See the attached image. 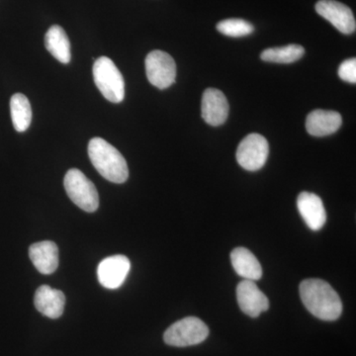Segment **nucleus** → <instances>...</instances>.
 Masks as SVG:
<instances>
[{
  "label": "nucleus",
  "instance_id": "nucleus-20",
  "mask_svg": "<svg viewBox=\"0 0 356 356\" xmlns=\"http://www.w3.org/2000/svg\"><path fill=\"white\" fill-rule=\"evenodd\" d=\"M217 30L222 35L232 37V38H240L248 36L254 32V26L248 21L243 19H227L218 23Z\"/></svg>",
  "mask_w": 356,
  "mask_h": 356
},
{
  "label": "nucleus",
  "instance_id": "nucleus-11",
  "mask_svg": "<svg viewBox=\"0 0 356 356\" xmlns=\"http://www.w3.org/2000/svg\"><path fill=\"white\" fill-rule=\"evenodd\" d=\"M201 115L210 126H221L227 121L229 115V103L226 96L216 88L204 91L201 103Z\"/></svg>",
  "mask_w": 356,
  "mask_h": 356
},
{
  "label": "nucleus",
  "instance_id": "nucleus-1",
  "mask_svg": "<svg viewBox=\"0 0 356 356\" xmlns=\"http://www.w3.org/2000/svg\"><path fill=\"white\" fill-rule=\"evenodd\" d=\"M307 310L323 321H336L343 313V303L334 288L324 280H306L299 287Z\"/></svg>",
  "mask_w": 356,
  "mask_h": 356
},
{
  "label": "nucleus",
  "instance_id": "nucleus-5",
  "mask_svg": "<svg viewBox=\"0 0 356 356\" xmlns=\"http://www.w3.org/2000/svg\"><path fill=\"white\" fill-rule=\"evenodd\" d=\"M209 334L205 323L196 317H187L170 325L163 334L165 343L177 348L203 343Z\"/></svg>",
  "mask_w": 356,
  "mask_h": 356
},
{
  "label": "nucleus",
  "instance_id": "nucleus-18",
  "mask_svg": "<svg viewBox=\"0 0 356 356\" xmlns=\"http://www.w3.org/2000/svg\"><path fill=\"white\" fill-rule=\"evenodd\" d=\"M10 113L14 129L18 133L27 131L31 125L32 108L29 99L22 93H15L11 97Z\"/></svg>",
  "mask_w": 356,
  "mask_h": 356
},
{
  "label": "nucleus",
  "instance_id": "nucleus-10",
  "mask_svg": "<svg viewBox=\"0 0 356 356\" xmlns=\"http://www.w3.org/2000/svg\"><path fill=\"white\" fill-rule=\"evenodd\" d=\"M236 299L241 310L252 318H257L268 310L269 301L254 281L243 280L236 287Z\"/></svg>",
  "mask_w": 356,
  "mask_h": 356
},
{
  "label": "nucleus",
  "instance_id": "nucleus-19",
  "mask_svg": "<svg viewBox=\"0 0 356 356\" xmlns=\"http://www.w3.org/2000/svg\"><path fill=\"white\" fill-rule=\"evenodd\" d=\"M305 49L300 44H288L278 48H269L262 51L261 58L264 62L275 64H292L303 57Z\"/></svg>",
  "mask_w": 356,
  "mask_h": 356
},
{
  "label": "nucleus",
  "instance_id": "nucleus-21",
  "mask_svg": "<svg viewBox=\"0 0 356 356\" xmlns=\"http://www.w3.org/2000/svg\"><path fill=\"white\" fill-rule=\"evenodd\" d=\"M339 76L346 83H356V60H344L339 67Z\"/></svg>",
  "mask_w": 356,
  "mask_h": 356
},
{
  "label": "nucleus",
  "instance_id": "nucleus-7",
  "mask_svg": "<svg viewBox=\"0 0 356 356\" xmlns=\"http://www.w3.org/2000/svg\"><path fill=\"white\" fill-rule=\"evenodd\" d=\"M146 74L149 83L159 89L172 86L177 79V65L165 51H151L146 58Z\"/></svg>",
  "mask_w": 356,
  "mask_h": 356
},
{
  "label": "nucleus",
  "instance_id": "nucleus-17",
  "mask_svg": "<svg viewBox=\"0 0 356 356\" xmlns=\"http://www.w3.org/2000/svg\"><path fill=\"white\" fill-rule=\"evenodd\" d=\"M44 46L51 55L62 64H69L72 60L70 39L60 26H51L47 31L44 35Z\"/></svg>",
  "mask_w": 356,
  "mask_h": 356
},
{
  "label": "nucleus",
  "instance_id": "nucleus-3",
  "mask_svg": "<svg viewBox=\"0 0 356 356\" xmlns=\"http://www.w3.org/2000/svg\"><path fill=\"white\" fill-rule=\"evenodd\" d=\"M93 79L102 95L110 102L120 103L125 97V81L113 60L100 57L93 65Z\"/></svg>",
  "mask_w": 356,
  "mask_h": 356
},
{
  "label": "nucleus",
  "instance_id": "nucleus-8",
  "mask_svg": "<svg viewBox=\"0 0 356 356\" xmlns=\"http://www.w3.org/2000/svg\"><path fill=\"white\" fill-rule=\"evenodd\" d=\"M316 11L318 15L343 34L350 35L355 32V15L350 7L336 0H320L316 4Z\"/></svg>",
  "mask_w": 356,
  "mask_h": 356
},
{
  "label": "nucleus",
  "instance_id": "nucleus-16",
  "mask_svg": "<svg viewBox=\"0 0 356 356\" xmlns=\"http://www.w3.org/2000/svg\"><path fill=\"white\" fill-rule=\"evenodd\" d=\"M232 264L238 275L247 280H259L262 276L261 264L245 248H236L231 254Z\"/></svg>",
  "mask_w": 356,
  "mask_h": 356
},
{
  "label": "nucleus",
  "instance_id": "nucleus-14",
  "mask_svg": "<svg viewBox=\"0 0 356 356\" xmlns=\"http://www.w3.org/2000/svg\"><path fill=\"white\" fill-rule=\"evenodd\" d=\"M34 304L37 310L46 317L58 318L64 313L65 296L60 290L42 285L35 293Z\"/></svg>",
  "mask_w": 356,
  "mask_h": 356
},
{
  "label": "nucleus",
  "instance_id": "nucleus-12",
  "mask_svg": "<svg viewBox=\"0 0 356 356\" xmlns=\"http://www.w3.org/2000/svg\"><path fill=\"white\" fill-rule=\"evenodd\" d=\"M297 207L307 226L313 231H318L327 221V213L322 199L310 192H302L297 199Z\"/></svg>",
  "mask_w": 356,
  "mask_h": 356
},
{
  "label": "nucleus",
  "instance_id": "nucleus-15",
  "mask_svg": "<svg viewBox=\"0 0 356 356\" xmlns=\"http://www.w3.org/2000/svg\"><path fill=\"white\" fill-rule=\"evenodd\" d=\"M32 264L40 273L49 275L55 273L58 266V248L55 243L44 241L33 243L29 248Z\"/></svg>",
  "mask_w": 356,
  "mask_h": 356
},
{
  "label": "nucleus",
  "instance_id": "nucleus-9",
  "mask_svg": "<svg viewBox=\"0 0 356 356\" xmlns=\"http://www.w3.org/2000/svg\"><path fill=\"white\" fill-rule=\"evenodd\" d=\"M130 269L131 262L125 255L106 257L97 267L98 281L107 289H117L127 278Z\"/></svg>",
  "mask_w": 356,
  "mask_h": 356
},
{
  "label": "nucleus",
  "instance_id": "nucleus-2",
  "mask_svg": "<svg viewBox=\"0 0 356 356\" xmlns=\"http://www.w3.org/2000/svg\"><path fill=\"white\" fill-rule=\"evenodd\" d=\"M88 156L95 170L108 181L124 184L128 179L127 161L107 140L102 138L89 140Z\"/></svg>",
  "mask_w": 356,
  "mask_h": 356
},
{
  "label": "nucleus",
  "instance_id": "nucleus-6",
  "mask_svg": "<svg viewBox=\"0 0 356 356\" xmlns=\"http://www.w3.org/2000/svg\"><path fill=\"white\" fill-rule=\"evenodd\" d=\"M268 143L264 136L252 133L248 135L238 145L236 161L248 172H257L266 165L268 156Z\"/></svg>",
  "mask_w": 356,
  "mask_h": 356
},
{
  "label": "nucleus",
  "instance_id": "nucleus-4",
  "mask_svg": "<svg viewBox=\"0 0 356 356\" xmlns=\"http://www.w3.org/2000/svg\"><path fill=\"white\" fill-rule=\"evenodd\" d=\"M64 185L65 191L77 207L86 212L92 213L99 207V196L92 181L76 168H72L65 175Z\"/></svg>",
  "mask_w": 356,
  "mask_h": 356
},
{
  "label": "nucleus",
  "instance_id": "nucleus-13",
  "mask_svg": "<svg viewBox=\"0 0 356 356\" xmlns=\"http://www.w3.org/2000/svg\"><path fill=\"white\" fill-rule=\"evenodd\" d=\"M343 124L339 112L332 110L317 109L307 117L306 129L314 137H325L336 133Z\"/></svg>",
  "mask_w": 356,
  "mask_h": 356
}]
</instances>
